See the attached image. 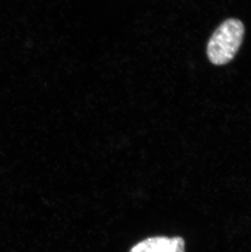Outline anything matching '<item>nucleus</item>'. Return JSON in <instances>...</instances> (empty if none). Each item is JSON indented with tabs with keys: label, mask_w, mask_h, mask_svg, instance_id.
Here are the masks:
<instances>
[{
	"label": "nucleus",
	"mask_w": 251,
	"mask_h": 252,
	"mask_svg": "<svg viewBox=\"0 0 251 252\" xmlns=\"http://www.w3.org/2000/svg\"><path fill=\"white\" fill-rule=\"evenodd\" d=\"M244 34V24L240 20L229 18L221 23L207 44L209 61L216 65L229 63L239 51Z\"/></svg>",
	"instance_id": "f257e3e1"
},
{
	"label": "nucleus",
	"mask_w": 251,
	"mask_h": 252,
	"mask_svg": "<svg viewBox=\"0 0 251 252\" xmlns=\"http://www.w3.org/2000/svg\"><path fill=\"white\" fill-rule=\"evenodd\" d=\"M129 252H185V242L181 237L157 236L140 241Z\"/></svg>",
	"instance_id": "f03ea898"
}]
</instances>
